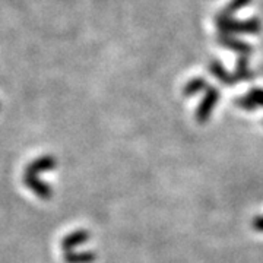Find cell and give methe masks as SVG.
<instances>
[{"label":"cell","mask_w":263,"mask_h":263,"mask_svg":"<svg viewBox=\"0 0 263 263\" xmlns=\"http://www.w3.org/2000/svg\"><path fill=\"white\" fill-rule=\"evenodd\" d=\"M215 25L218 34L222 35H237V34H257L262 29L260 21L256 18L238 21L233 16H227L224 13H218L215 16Z\"/></svg>","instance_id":"obj_1"},{"label":"cell","mask_w":263,"mask_h":263,"mask_svg":"<svg viewBox=\"0 0 263 263\" xmlns=\"http://www.w3.org/2000/svg\"><path fill=\"white\" fill-rule=\"evenodd\" d=\"M219 100V91L215 86H208L206 94L199 103V107L196 110V120L199 123H206L211 117L212 111L215 110V105Z\"/></svg>","instance_id":"obj_2"},{"label":"cell","mask_w":263,"mask_h":263,"mask_svg":"<svg viewBox=\"0 0 263 263\" xmlns=\"http://www.w3.org/2000/svg\"><path fill=\"white\" fill-rule=\"evenodd\" d=\"M216 41L221 47L227 48L230 51H234L240 56H249L253 53V47L249 44V43H245L241 40H238L234 35H222V34H218L216 37Z\"/></svg>","instance_id":"obj_3"},{"label":"cell","mask_w":263,"mask_h":263,"mask_svg":"<svg viewBox=\"0 0 263 263\" xmlns=\"http://www.w3.org/2000/svg\"><path fill=\"white\" fill-rule=\"evenodd\" d=\"M209 72L215 76L221 84L227 85V86H233V85L238 84L237 79H235L234 73L228 72L226 69V66L222 65L221 62H218V60H212L209 63Z\"/></svg>","instance_id":"obj_4"},{"label":"cell","mask_w":263,"mask_h":263,"mask_svg":"<svg viewBox=\"0 0 263 263\" xmlns=\"http://www.w3.org/2000/svg\"><path fill=\"white\" fill-rule=\"evenodd\" d=\"M234 76L237 82L241 81H249L253 78V70L250 69V63H249V56H238L237 63H235Z\"/></svg>","instance_id":"obj_5"},{"label":"cell","mask_w":263,"mask_h":263,"mask_svg":"<svg viewBox=\"0 0 263 263\" xmlns=\"http://www.w3.org/2000/svg\"><path fill=\"white\" fill-rule=\"evenodd\" d=\"M208 84L205 78H193L190 79L187 84L183 86V94L186 97H193V95L199 94L200 91L206 89Z\"/></svg>","instance_id":"obj_6"},{"label":"cell","mask_w":263,"mask_h":263,"mask_svg":"<svg viewBox=\"0 0 263 263\" xmlns=\"http://www.w3.org/2000/svg\"><path fill=\"white\" fill-rule=\"evenodd\" d=\"M250 3H252V0H231L226 8L222 10H219V12L227 15V16H234L235 12L245 9V8H247Z\"/></svg>","instance_id":"obj_7"},{"label":"cell","mask_w":263,"mask_h":263,"mask_svg":"<svg viewBox=\"0 0 263 263\" xmlns=\"http://www.w3.org/2000/svg\"><path fill=\"white\" fill-rule=\"evenodd\" d=\"M247 100L250 101V103L253 104L254 107H256V110L257 108H263V89L262 88H253V89H250L247 94Z\"/></svg>","instance_id":"obj_8"},{"label":"cell","mask_w":263,"mask_h":263,"mask_svg":"<svg viewBox=\"0 0 263 263\" xmlns=\"http://www.w3.org/2000/svg\"><path fill=\"white\" fill-rule=\"evenodd\" d=\"M253 227L256 228V230H259V231H262L263 233V216H257V218H254Z\"/></svg>","instance_id":"obj_9"}]
</instances>
